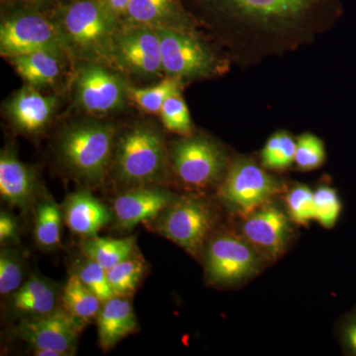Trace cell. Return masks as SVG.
<instances>
[{"mask_svg":"<svg viewBox=\"0 0 356 356\" xmlns=\"http://www.w3.org/2000/svg\"><path fill=\"white\" fill-rule=\"evenodd\" d=\"M63 48L84 62H108L120 20L102 0H70L58 4L53 14Z\"/></svg>","mask_w":356,"mask_h":356,"instance_id":"obj_1","label":"cell"},{"mask_svg":"<svg viewBox=\"0 0 356 356\" xmlns=\"http://www.w3.org/2000/svg\"><path fill=\"white\" fill-rule=\"evenodd\" d=\"M115 128L107 123L86 122L65 131L60 137V156L67 168L84 181L104 177L113 156Z\"/></svg>","mask_w":356,"mask_h":356,"instance_id":"obj_2","label":"cell"},{"mask_svg":"<svg viewBox=\"0 0 356 356\" xmlns=\"http://www.w3.org/2000/svg\"><path fill=\"white\" fill-rule=\"evenodd\" d=\"M166 152L161 135L147 126H137L117 143L114 170L123 184L149 185L159 181L166 170Z\"/></svg>","mask_w":356,"mask_h":356,"instance_id":"obj_3","label":"cell"},{"mask_svg":"<svg viewBox=\"0 0 356 356\" xmlns=\"http://www.w3.org/2000/svg\"><path fill=\"white\" fill-rule=\"evenodd\" d=\"M156 220L161 235L197 257L214 226L215 215L202 200L175 198Z\"/></svg>","mask_w":356,"mask_h":356,"instance_id":"obj_4","label":"cell"},{"mask_svg":"<svg viewBox=\"0 0 356 356\" xmlns=\"http://www.w3.org/2000/svg\"><path fill=\"white\" fill-rule=\"evenodd\" d=\"M216 13L264 26H284L317 13L334 0H197Z\"/></svg>","mask_w":356,"mask_h":356,"instance_id":"obj_5","label":"cell"},{"mask_svg":"<svg viewBox=\"0 0 356 356\" xmlns=\"http://www.w3.org/2000/svg\"><path fill=\"white\" fill-rule=\"evenodd\" d=\"M282 182L248 159H238L229 168L220 196L232 210L247 216L280 193Z\"/></svg>","mask_w":356,"mask_h":356,"instance_id":"obj_6","label":"cell"},{"mask_svg":"<svg viewBox=\"0 0 356 356\" xmlns=\"http://www.w3.org/2000/svg\"><path fill=\"white\" fill-rule=\"evenodd\" d=\"M262 259L242 236L222 234L206 248V273L213 284L234 285L259 273Z\"/></svg>","mask_w":356,"mask_h":356,"instance_id":"obj_7","label":"cell"},{"mask_svg":"<svg viewBox=\"0 0 356 356\" xmlns=\"http://www.w3.org/2000/svg\"><path fill=\"white\" fill-rule=\"evenodd\" d=\"M108 63L125 74L158 76L163 72L158 31L154 28L122 26L115 35Z\"/></svg>","mask_w":356,"mask_h":356,"instance_id":"obj_8","label":"cell"},{"mask_svg":"<svg viewBox=\"0 0 356 356\" xmlns=\"http://www.w3.org/2000/svg\"><path fill=\"white\" fill-rule=\"evenodd\" d=\"M44 49H62L53 18L34 11H21L6 18L0 27V51L6 58Z\"/></svg>","mask_w":356,"mask_h":356,"instance_id":"obj_9","label":"cell"},{"mask_svg":"<svg viewBox=\"0 0 356 356\" xmlns=\"http://www.w3.org/2000/svg\"><path fill=\"white\" fill-rule=\"evenodd\" d=\"M172 163L177 177L193 188L216 184L226 168L222 149L204 137H189L172 147Z\"/></svg>","mask_w":356,"mask_h":356,"instance_id":"obj_10","label":"cell"},{"mask_svg":"<svg viewBox=\"0 0 356 356\" xmlns=\"http://www.w3.org/2000/svg\"><path fill=\"white\" fill-rule=\"evenodd\" d=\"M161 41L163 70L177 79H195L209 74L215 58L193 35L182 28H156Z\"/></svg>","mask_w":356,"mask_h":356,"instance_id":"obj_11","label":"cell"},{"mask_svg":"<svg viewBox=\"0 0 356 356\" xmlns=\"http://www.w3.org/2000/svg\"><path fill=\"white\" fill-rule=\"evenodd\" d=\"M128 86L102 63L86 62L77 72L74 98L77 105L89 113L107 114L125 106Z\"/></svg>","mask_w":356,"mask_h":356,"instance_id":"obj_12","label":"cell"},{"mask_svg":"<svg viewBox=\"0 0 356 356\" xmlns=\"http://www.w3.org/2000/svg\"><path fill=\"white\" fill-rule=\"evenodd\" d=\"M83 325L65 308H57L47 315L26 320L18 327V336L34 350H54L67 356L74 353Z\"/></svg>","mask_w":356,"mask_h":356,"instance_id":"obj_13","label":"cell"},{"mask_svg":"<svg viewBox=\"0 0 356 356\" xmlns=\"http://www.w3.org/2000/svg\"><path fill=\"white\" fill-rule=\"evenodd\" d=\"M242 236L259 252L262 259H278L290 242L289 219L280 208L266 204L245 216Z\"/></svg>","mask_w":356,"mask_h":356,"instance_id":"obj_14","label":"cell"},{"mask_svg":"<svg viewBox=\"0 0 356 356\" xmlns=\"http://www.w3.org/2000/svg\"><path fill=\"white\" fill-rule=\"evenodd\" d=\"M175 199L163 189L136 187L115 199V216L122 228L132 229L140 222L156 220Z\"/></svg>","mask_w":356,"mask_h":356,"instance_id":"obj_15","label":"cell"},{"mask_svg":"<svg viewBox=\"0 0 356 356\" xmlns=\"http://www.w3.org/2000/svg\"><path fill=\"white\" fill-rule=\"evenodd\" d=\"M57 107L54 96L41 95L34 86H26L13 95L6 104L7 114L14 125L23 132L39 133L43 130Z\"/></svg>","mask_w":356,"mask_h":356,"instance_id":"obj_16","label":"cell"},{"mask_svg":"<svg viewBox=\"0 0 356 356\" xmlns=\"http://www.w3.org/2000/svg\"><path fill=\"white\" fill-rule=\"evenodd\" d=\"M65 224L79 236H95L112 219L108 208L88 191H79L67 199Z\"/></svg>","mask_w":356,"mask_h":356,"instance_id":"obj_17","label":"cell"},{"mask_svg":"<svg viewBox=\"0 0 356 356\" xmlns=\"http://www.w3.org/2000/svg\"><path fill=\"white\" fill-rule=\"evenodd\" d=\"M36 191L34 170L20 161L10 149L0 156V195L17 207L27 208Z\"/></svg>","mask_w":356,"mask_h":356,"instance_id":"obj_18","label":"cell"},{"mask_svg":"<svg viewBox=\"0 0 356 356\" xmlns=\"http://www.w3.org/2000/svg\"><path fill=\"white\" fill-rule=\"evenodd\" d=\"M184 16L180 0H131L121 24L154 29L182 28Z\"/></svg>","mask_w":356,"mask_h":356,"instance_id":"obj_19","label":"cell"},{"mask_svg":"<svg viewBox=\"0 0 356 356\" xmlns=\"http://www.w3.org/2000/svg\"><path fill=\"white\" fill-rule=\"evenodd\" d=\"M96 321L100 346L105 350L113 348L138 327L132 304L125 297L115 296L105 301Z\"/></svg>","mask_w":356,"mask_h":356,"instance_id":"obj_20","label":"cell"},{"mask_svg":"<svg viewBox=\"0 0 356 356\" xmlns=\"http://www.w3.org/2000/svg\"><path fill=\"white\" fill-rule=\"evenodd\" d=\"M62 49H44L10 58L16 72L34 88L51 86L57 81L64 67Z\"/></svg>","mask_w":356,"mask_h":356,"instance_id":"obj_21","label":"cell"},{"mask_svg":"<svg viewBox=\"0 0 356 356\" xmlns=\"http://www.w3.org/2000/svg\"><path fill=\"white\" fill-rule=\"evenodd\" d=\"M57 297V290L51 282L34 276L13 293L11 303L20 313L37 317L55 311Z\"/></svg>","mask_w":356,"mask_h":356,"instance_id":"obj_22","label":"cell"},{"mask_svg":"<svg viewBox=\"0 0 356 356\" xmlns=\"http://www.w3.org/2000/svg\"><path fill=\"white\" fill-rule=\"evenodd\" d=\"M62 303L70 315L81 322L88 323L97 317L103 302L74 274L65 284Z\"/></svg>","mask_w":356,"mask_h":356,"instance_id":"obj_23","label":"cell"},{"mask_svg":"<svg viewBox=\"0 0 356 356\" xmlns=\"http://www.w3.org/2000/svg\"><path fill=\"white\" fill-rule=\"evenodd\" d=\"M135 238H110L91 236L83 243V252L86 257L97 262L105 269L111 268L132 257Z\"/></svg>","mask_w":356,"mask_h":356,"instance_id":"obj_24","label":"cell"},{"mask_svg":"<svg viewBox=\"0 0 356 356\" xmlns=\"http://www.w3.org/2000/svg\"><path fill=\"white\" fill-rule=\"evenodd\" d=\"M179 92V79L168 76L156 86L146 88L128 86V97L140 109L149 114L161 113V107L170 95Z\"/></svg>","mask_w":356,"mask_h":356,"instance_id":"obj_25","label":"cell"},{"mask_svg":"<svg viewBox=\"0 0 356 356\" xmlns=\"http://www.w3.org/2000/svg\"><path fill=\"white\" fill-rule=\"evenodd\" d=\"M62 214L60 208L51 199L40 204L35 222V238L44 248L57 247L60 242Z\"/></svg>","mask_w":356,"mask_h":356,"instance_id":"obj_26","label":"cell"},{"mask_svg":"<svg viewBox=\"0 0 356 356\" xmlns=\"http://www.w3.org/2000/svg\"><path fill=\"white\" fill-rule=\"evenodd\" d=\"M296 142L286 132L273 134L261 152L262 166L266 170H282L294 163Z\"/></svg>","mask_w":356,"mask_h":356,"instance_id":"obj_27","label":"cell"},{"mask_svg":"<svg viewBox=\"0 0 356 356\" xmlns=\"http://www.w3.org/2000/svg\"><path fill=\"white\" fill-rule=\"evenodd\" d=\"M144 273V264L131 257L107 269V278L114 296L128 297L132 295Z\"/></svg>","mask_w":356,"mask_h":356,"instance_id":"obj_28","label":"cell"},{"mask_svg":"<svg viewBox=\"0 0 356 356\" xmlns=\"http://www.w3.org/2000/svg\"><path fill=\"white\" fill-rule=\"evenodd\" d=\"M315 220L324 228L336 226L341 213V201L336 189L322 185L314 191Z\"/></svg>","mask_w":356,"mask_h":356,"instance_id":"obj_29","label":"cell"},{"mask_svg":"<svg viewBox=\"0 0 356 356\" xmlns=\"http://www.w3.org/2000/svg\"><path fill=\"white\" fill-rule=\"evenodd\" d=\"M288 217L298 225H307L315 220L314 191L307 185L293 187L286 195Z\"/></svg>","mask_w":356,"mask_h":356,"instance_id":"obj_30","label":"cell"},{"mask_svg":"<svg viewBox=\"0 0 356 356\" xmlns=\"http://www.w3.org/2000/svg\"><path fill=\"white\" fill-rule=\"evenodd\" d=\"M159 114L168 130L182 135H188L191 132V114L179 92L170 95L165 100Z\"/></svg>","mask_w":356,"mask_h":356,"instance_id":"obj_31","label":"cell"},{"mask_svg":"<svg viewBox=\"0 0 356 356\" xmlns=\"http://www.w3.org/2000/svg\"><path fill=\"white\" fill-rule=\"evenodd\" d=\"M325 159V149L322 140L310 133L300 136L296 142L294 163L299 170L310 172L320 168Z\"/></svg>","mask_w":356,"mask_h":356,"instance_id":"obj_32","label":"cell"},{"mask_svg":"<svg viewBox=\"0 0 356 356\" xmlns=\"http://www.w3.org/2000/svg\"><path fill=\"white\" fill-rule=\"evenodd\" d=\"M76 275L86 287L99 297L103 303L115 297L107 278L106 269L92 259L86 257V261L79 264Z\"/></svg>","mask_w":356,"mask_h":356,"instance_id":"obj_33","label":"cell"},{"mask_svg":"<svg viewBox=\"0 0 356 356\" xmlns=\"http://www.w3.org/2000/svg\"><path fill=\"white\" fill-rule=\"evenodd\" d=\"M23 266L18 255L3 248L0 254V294L2 296L17 291L23 282Z\"/></svg>","mask_w":356,"mask_h":356,"instance_id":"obj_34","label":"cell"},{"mask_svg":"<svg viewBox=\"0 0 356 356\" xmlns=\"http://www.w3.org/2000/svg\"><path fill=\"white\" fill-rule=\"evenodd\" d=\"M341 341L346 350L356 355V311L346 317L341 331Z\"/></svg>","mask_w":356,"mask_h":356,"instance_id":"obj_35","label":"cell"},{"mask_svg":"<svg viewBox=\"0 0 356 356\" xmlns=\"http://www.w3.org/2000/svg\"><path fill=\"white\" fill-rule=\"evenodd\" d=\"M17 233V224L13 216L2 212L0 215V241L1 243L13 240Z\"/></svg>","mask_w":356,"mask_h":356,"instance_id":"obj_36","label":"cell"},{"mask_svg":"<svg viewBox=\"0 0 356 356\" xmlns=\"http://www.w3.org/2000/svg\"><path fill=\"white\" fill-rule=\"evenodd\" d=\"M102 1L110 13L113 14L115 17L118 18L121 22L131 0H102Z\"/></svg>","mask_w":356,"mask_h":356,"instance_id":"obj_37","label":"cell"},{"mask_svg":"<svg viewBox=\"0 0 356 356\" xmlns=\"http://www.w3.org/2000/svg\"><path fill=\"white\" fill-rule=\"evenodd\" d=\"M34 353L39 356H65L60 351L54 350H34Z\"/></svg>","mask_w":356,"mask_h":356,"instance_id":"obj_38","label":"cell"},{"mask_svg":"<svg viewBox=\"0 0 356 356\" xmlns=\"http://www.w3.org/2000/svg\"><path fill=\"white\" fill-rule=\"evenodd\" d=\"M23 1L27 2V3L33 4V6H48V4L56 3L58 2L60 3V0H23Z\"/></svg>","mask_w":356,"mask_h":356,"instance_id":"obj_39","label":"cell"},{"mask_svg":"<svg viewBox=\"0 0 356 356\" xmlns=\"http://www.w3.org/2000/svg\"><path fill=\"white\" fill-rule=\"evenodd\" d=\"M13 1H15V0H2V2H13ZM20 1H23V0H20Z\"/></svg>","mask_w":356,"mask_h":356,"instance_id":"obj_40","label":"cell"}]
</instances>
